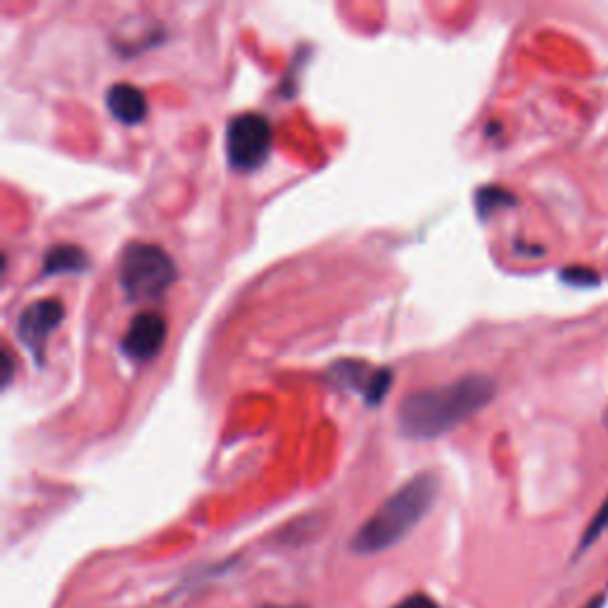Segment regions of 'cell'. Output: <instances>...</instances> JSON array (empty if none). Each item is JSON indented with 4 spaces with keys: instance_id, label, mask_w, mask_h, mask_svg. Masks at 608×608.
<instances>
[{
    "instance_id": "30bf717a",
    "label": "cell",
    "mask_w": 608,
    "mask_h": 608,
    "mask_svg": "<svg viewBox=\"0 0 608 608\" xmlns=\"http://www.w3.org/2000/svg\"><path fill=\"white\" fill-rule=\"evenodd\" d=\"M516 204V198L511 196L506 188H496V186H486L476 192V210L478 214L486 219L496 210H504V207Z\"/></svg>"
},
{
    "instance_id": "7a4b0ae2",
    "label": "cell",
    "mask_w": 608,
    "mask_h": 608,
    "mask_svg": "<svg viewBox=\"0 0 608 608\" xmlns=\"http://www.w3.org/2000/svg\"><path fill=\"white\" fill-rule=\"evenodd\" d=\"M437 500V480L433 473L413 476L395 494L385 500L352 537V551L356 554H378L402 542L428 516Z\"/></svg>"
},
{
    "instance_id": "8fae6325",
    "label": "cell",
    "mask_w": 608,
    "mask_h": 608,
    "mask_svg": "<svg viewBox=\"0 0 608 608\" xmlns=\"http://www.w3.org/2000/svg\"><path fill=\"white\" fill-rule=\"evenodd\" d=\"M608 528V496L604 500V504L599 506V511H597V516L592 518V523L587 525V530H585V535H583V545H580V549H587V547H592L594 542L599 540V537L604 535V530Z\"/></svg>"
},
{
    "instance_id": "9a60e30c",
    "label": "cell",
    "mask_w": 608,
    "mask_h": 608,
    "mask_svg": "<svg viewBox=\"0 0 608 608\" xmlns=\"http://www.w3.org/2000/svg\"><path fill=\"white\" fill-rule=\"evenodd\" d=\"M601 606H604V599H601V597H597V599H594L587 608H601Z\"/></svg>"
},
{
    "instance_id": "9c48e42d",
    "label": "cell",
    "mask_w": 608,
    "mask_h": 608,
    "mask_svg": "<svg viewBox=\"0 0 608 608\" xmlns=\"http://www.w3.org/2000/svg\"><path fill=\"white\" fill-rule=\"evenodd\" d=\"M91 267L89 255L77 245H55L44 257V276L81 273Z\"/></svg>"
},
{
    "instance_id": "8992f818",
    "label": "cell",
    "mask_w": 608,
    "mask_h": 608,
    "mask_svg": "<svg viewBox=\"0 0 608 608\" xmlns=\"http://www.w3.org/2000/svg\"><path fill=\"white\" fill-rule=\"evenodd\" d=\"M330 383H336L338 388L350 390L364 397L369 407H378L393 388V371L390 369H373L364 362H354V359H344L328 371Z\"/></svg>"
},
{
    "instance_id": "2e32d148",
    "label": "cell",
    "mask_w": 608,
    "mask_h": 608,
    "mask_svg": "<svg viewBox=\"0 0 608 608\" xmlns=\"http://www.w3.org/2000/svg\"><path fill=\"white\" fill-rule=\"evenodd\" d=\"M269 608H279V606H269Z\"/></svg>"
},
{
    "instance_id": "6da1fadb",
    "label": "cell",
    "mask_w": 608,
    "mask_h": 608,
    "mask_svg": "<svg viewBox=\"0 0 608 608\" xmlns=\"http://www.w3.org/2000/svg\"><path fill=\"white\" fill-rule=\"evenodd\" d=\"M494 393L496 385L486 373H468L452 383L411 393L397 409L399 431L411 440L445 435L486 409Z\"/></svg>"
},
{
    "instance_id": "4fadbf2b",
    "label": "cell",
    "mask_w": 608,
    "mask_h": 608,
    "mask_svg": "<svg viewBox=\"0 0 608 608\" xmlns=\"http://www.w3.org/2000/svg\"><path fill=\"white\" fill-rule=\"evenodd\" d=\"M395 608H440L428 594H411L405 601H399Z\"/></svg>"
},
{
    "instance_id": "277c9868",
    "label": "cell",
    "mask_w": 608,
    "mask_h": 608,
    "mask_svg": "<svg viewBox=\"0 0 608 608\" xmlns=\"http://www.w3.org/2000/svg\"><path fill=\"white\" fill-rule=\"evenodd\" d=\"M273 129L257 113L236 115L226 127V157L236 172H257L271 155Z\"/></svg>"
},
{
    "instance_id": "ba28073f",
    "label": "cell",
    "mask_w": 608,
    "mask_h": 608,
    "mask_svg": "<svg viewBox=\"0 0 608 608\" xmlns=\"http://www.w3.org/2000/svg\"><path fill=\"white\" fill-rule=\"evenodd\" d=\"M105 103L109 115L121 124H141L148 117V101L141 89L131 84H115L107 89Z\"/></svg>"
},
{
    "instance_id": "7c38bea8",
    "label": "cell",
    "mask_w": 608,
    "mask_h": 608,
    "mask_svg": "<svg viewBox=\"0 0 608 608\" xmlns=\"http://www.w3.org/2000/svg\"><path fill=\"white\" fill-rule=\"evenodd\" d=\"M561 279L565 283H571V285H583V288H589V285H597L599 281V276L589 271V269H580V267H573L569 271H563L561 273Z\"/></svg>"
},
{
    "instance_id": "52a82bcc",
    "label": "cell",
    "mask_w": 608,
    "mask_h": 608,
    "mask_svg": "<svg viewBox=\"0 0 608 608\" xmlns=\"http://www.w3.org/2000/svg\"><path fill=\"white\" fill-rule=\"evenodd\" d=\"M164 340H167V321L157 312H141L136 314L127 334L121 338V352L127 354L131 362H150L162 350Z\"/></svg>"
},
{
    "instance_id": "3957f363",
    "label": "cell",
    "mask_w": 608,
    "mask_h": 608,
    "mask_svg": "<svg viewBox=\"0 0 608 608\" xmlns=\"http://www.w3.org/2000/svg\"><path fill=\"white\" fill-rule=\"evenodd\" d=\"M117 276L129 302H155L174 285L176 265L160 245L131 243L124 247Z\"/></svg>"
},
{
    "instance_id": "5bb4252c",
    "label": "cell",
    "mask_w": 608,
    "mask_h": 608,
    "mask_svg": "<svg viewBox=\"0 0 608 608\" xmlns=\"http://www.w3.org/2000/svg\"><path fill=\"white\" fill-rule=\"evenodd\" d=\"M5 373H3V383L5 385H10V381H12V356H10V352H5Z\"/></svg>"
},
{
    "instance_id": "5b68a950",
    "label": "cell",
    "mask_w": 608,
    "mask_h": 608,
    "mask_svg": "<svg viewBox=\"0 0 608 608\" xmlns=\"http://www.w3.org/2000/svg\"><path fill=\"white\" fill-rule=\"evenodd\" d=\"M65 319V304L55 297L32 302L17 319V336L24 348L32 352L36 364L46 362V348L50 336Z\"/></svg>"
}]
</instances>
